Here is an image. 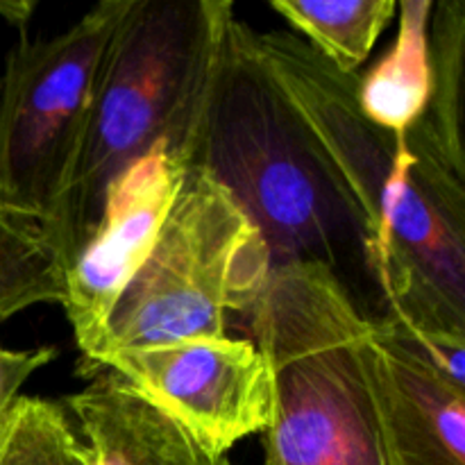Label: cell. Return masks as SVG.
<instances>
[{"label": "cell", "mask_w": 465, "mask_h": 465, "mask_svg": "<svg viewBox=\"0 0 465 465\" xmlns=\"http://www.w3.org/2000/svg\"><path fill=\"white\" fill-rule=\"evenodd\" d=\"M100 371L116 372L216 454L263 434L275 411L271 368L252 341L216 336L112 350L80 375Z\"/></svg>", "instance_id": "7"}, {"label": "cell", "mask_w": 465, "mask_h": 465, "mask_svg": "<svg viewBox=\"0 0 465 465\" xmlns=\"http://www.w3.org/2000/svg\"><path fill=\"white\" fill-rule=\"evenodd\" d=\"M313 50L345 73H357L398 12V0H271Z\"/></svg>", "instance_id": "12"}, {"label": "cell", "mask_w": 465, "mask_h": 465, "mask_svg": "<svg viewBox=\"0 0 465 465\" xmlns=\"http://www.w3.org/2000/svg\"><path fill=\"white\" fill-rule=\"evenodd\" d=\"M127 0L94 5L50 39L18 36L0 77V203L41 223L71 186L95 73Z\"/></svg>", "instance_id": "6"}, {"label": "cell", "mask_w": 465, "mask_h": 465, "mask_svg": "<svg viewBox=\"0 0 465 465\" xmlns=\"http://www.w3.org/2000/svg\"><path fill=\"white\" fill-rule=\"evenodd\" d=\"M250 316L275 393L266 465H404L375 318L327 268H272Z\"/></svg>", "instance_id": "3"}, {"label": "cell", "mask_w": 465, "mask_h": 465, "mask_svg": "<svg viewBox=\"0 0 465 465\" xmlns=\"http://www.w3.org/2000/svg\"><path fill=\"white\" fill-rule=\"evenodd\" d=\"M463 59L465 0H439L430 16V104L422 123L448 162L465 175L463 153Z\"/></svg>", "instance_id": "13"}, {"label": "cell", "mask_w": 465, "mask_h": 465, "mask_svg": "<svg viewBox=\"0 0 465 465\" xmlns=\"http://www.w3.org/2000/svg\"><path fill=\"white\" fill-rule=\"evenodd\" d=\"M431 5V0L398 3L400 27L393 48L366 77H359V107L389 132L411 130L430 104Z\"/></svg>", "instance_id": "11"}, {"label": "cell", "mask_w": 465, "mask_h": 465, "mask_svg": "<svg viewBox=\"0 0 465 465\" xmlns=\"http://www.w3.org/2000/svg\"><path fill=\"white\" fill-rule=\"evenodd\" d=\"M0 465H91L66 407L18 395L0 413Z\"/></svg>", "instance_id": "15"}, {"label": "cell", "mask_w": 465, "mask_h": 465, "mask_svg": "<svg viewBox=\"0 0 465 465\" xmlns=\"http://www.w3.org/2000/svg\"><path fill=\"white\" fill-rule=\"evenodd\" d=\"M64 271L41 223L0 203V322L35 304L59 302Z\"/></svg>", "instance_id": "14"}, {"label": "cell", "mask_w": 465, "mask_h": 465, "mask_svg": "<svg viewBox=\"0 0 465 465\" xmlns=\"http://www.w3.org/2000/svg\"><path fill=\"white\" fill-rule=\"evenodd\" d=\"M272 268L266 239L230 191L186 163L148 262L114 307L103 354L227 336V316L252 312Z\"/></svg>", "instance_id": "5"}, {"label": "cell", "mask_w": 465, "mask_h": 465, "mask_svg": "<svg viewBox=\"0 0 465 465\" xmlns=\"http://www.w3.org/2000/svg\"><path fill=\"white\" fill-rule=\"evenodd\" d=\"M57 357V350L39 348L16 352V350H5L0 345V411L18 398V389L35 375L39 368L48 366Z\"/></svg>", "instance_id": "16"}, {"label": "cell", "mask_w": 465, "mask_h": 465, "mask_svg": "<svg viewBox=\"0 0 465 465\" xmlns=\"http://www.w3.org/2000/svg\"><path fill=\"white\" fill-rule=\"evenodd\" d=\"M404 465H465V389L375 318Z\"/></svg>", "instance_id": "10"}, {"label": "cell", "mask_w": 465, "mask_h": 465, "mask_svg": "<svg viewBox=\"0 0 465 465\" xmlns=\"http://www.w3.org/2000/svg\"><path fill=\"white\" fill-rule=\"evenodd\" d=\"M232 16L230 0H127L100 57L71 186L45 230L64 275L130 163L162 141L186 159Z\"/></svg>", "instance_id": "4"}, {"label": "cell", "mask_w": 465, "mask_h": 465, "mask_svg": "<svg viewBox=\"0 0 465 465\" xmlns=\"http://www.w3.org/2000/svg\"><path fill=\"white\" fill-rule=\"evenodd\" d=\"M250 39L361 218L380 318L416 339H465L463 173L422 121L389 132L366 118L359 73L302 36L250 27Z\"/></svg>", "instance_id": "1"}, {"label": "cell", "mask_w": 465, "mask_h": 465, "mask_svg": "<svg viewBox=\"0 0 465 465\" xmlns=\"http://www.w3.org/2000/svg\"><path fill=\"white\" fill-rule=\"evenodd\" d=\"M186 163L212 173L271 250L272 266L316 263L371 318L381 316L361 218L322 162L250 39L227 23Z\"/></svg>", "instance_id": "2"}, {"label": "cell", "mask_w": 465, "mask_h": 465, "mask_svg": "<svg viewBox=\"0 0 465 465\" xmlns=\"http://www.w3.org/2000/svg\"><path fill=\"white\" fill-rule=\"evenodd\" d=\"M184 168V154L162 141L109 184L98 225L64 275L62 307L82 350L80 366L103 354L114 307L148 262Z\"/></svg>", "instance_id": "8"}, {"label": "cell", "mask_w": 465, "mask_h": 465, "mask_svg": "<svg viewBox=\"0 0 465 465\" xmlns=\"http://www.w3.org/2000/svg\"><path fill=\"white\" fill-rule=\"evenodd\" d=\"M0 413H3V411H0Z\"/></svg>", "instance_id": "18"}, {"label": "cell", "mask_w": 465, "mask_h": 465, "mask_svg": "<svg viewBox=\"0 0 465 465\" xmlns=\"http://www.w3.org/2000/svg\"><path fill=\"white\" fill-rule=\"evenodd\" d=\"M68 395L73 427L91 465H234L112 371Z\"/></svg>", "instance_id": "9"}, {"label": "cell", "mask_w": 465, "mask_h": 465, "mask_svg": "<svg viewBox=\"0 0 465 465\" xmlns=\"http://www.w3.org/2000/svg\"><path fill=\"white\" fill-rule=\"evenodd\" d=\"M35 9H36L35 0H30V3H25V0H14V3H9L7 0V3H0V16H3L9 25L16 27L18 36H23L25 35L27 23L32 21Z\"/></svg>", "instance_id": "17"}]
</instances>
